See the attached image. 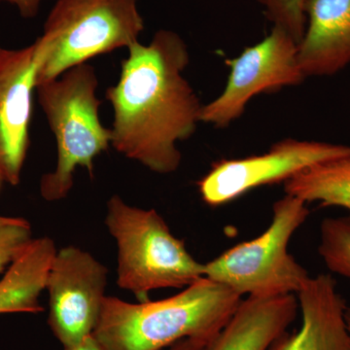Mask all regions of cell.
Returning a JSON list of instances; mask_svg holds the SVG:
<instances>
[{
	"instance_id": "cell-14",
	"label": "cell",
	"mask_w": 350,
	"mask_h": 350,
	"mask_svg": "<svg viewBox=\"0 0 350 350\" xmlns=\"http://www.w3.org/2000/svg\"><path fill=\"white\" fill-rule=\"evenodd\" d=\"M57 250L48 237L32 239L0 280V314L43 312L39 298Z\"/></svg>"
},
{
	"instance_id": "cell-2",
	"label": "cell",
	"mask_w": 350,
	"mask_h": 350,
	"mask_svg": "<svg viewBox=\"0 0 350 350\" xmlns=\"http://www.w3.org/2000/svg\"><path fill=\"white\" fill-rule=\"evenodd\" d=\"M241 297L206 278L163 300H103L93 336L105 350H165L185 338L213 340Z\"/></svg>"
},
{
	"instance_id": "cell-1",
	"label": "cell",
	"mask_w": 350,
	"mask_h": 350,
	"mask_svg": "<svg viewBox=\"0 0 350 350\" xmlns=\"http://www.w3.org/2000/svg\"><path fill=\"white\" fill-rule=\"evenodd\" d=\"M128 52L118 82L105 93L113 108L111 146L151 172L172 174L182 161L177 142L194 135L202 107L183 76L187 44L160 29L148 45L137 42Z\"/></svg>"
},
{
	"instance_id": "cell-15",
	"label": "cell",
	"mask_w": 350,
	"mask_h": 350,
	"mask_svg": "<svg viewBox=\"0 0 350 350\" xmlns=\"http://www.w3.org/2000/svg\"><path fill=\"white\" fill-rule=\"evenodd\" d=\"M285 194L350 213V155L317 163L284 182Z\"/></svg>"
},
{
	"instance_id": "cell-6",
	"label": "cell",
	"mask_w": 350,
	"mask_h": 350,
	"mask_svg": "<svg viewBox=\"0 0 350 350\" xmlns=\"http://www.w3.org/2000/svg\"><path fill=\"white\" fill-rule=\"evenodd\" d=\"M308 215L304 200L285 194L273 204L266 231L204 262V278L241 298L298 294L310 276L288 246Z\"/></svg>"
},
{
	"instance_id": "cell-18",
	"label": "cell",
	"mask_w": 350,
	"mask_h": 350,
	"mask_svg": "<svg viewBox=\"0 0 350 350\" xmlns=\"http://www.w3.org/2000/svg\"><path fill=\"white\" fill-rule=\"evenodd\" d=\"M32 239L31 226L24 218L16 223L0 225V273L24 252Z\"/></svg>"
},
{
	"instance_id": "cell-17",
	"label": "cell",
	"mask_w": 350,
	"mask_h": 350,
	"mask_svg": "<svg viewBox=\"0 0 350 350\" xmlns=\"http://www.w3.org/2000/svg\"><path fill=\"white\" fill-rule=\"evenodd\" d=\"M267 19L300 44L306 27V0H257Z\"/></svg>"
},
{
	"instance_id": "cell-9",
	"label": "cell",
	"mask_w": 350,
	"mask_h": 350,
	"mask_svg": "<svg viewBox=\"0 0 350 350\" xmlns=\"http://www.w3.org/2000/svg\"><path fill=\"white\" fill-rule=\"evenodd\" d=\"M107 267L87 251L72 245L57 250L45 290L48 324L64 349L93 335L107 297Z\"/></svg>"
},
{
	"instance_id": "cell-5",
	"label": "cell",
	"mask_w": 350,
	"mask_h": 350,
	"mask_svg": "<svg viewBox=\"0 0 350 350\" xmlns=\"http://www.w3.org/2000/svg\"><path fill=\"white\" fill-rule=\"evenodd\" d=\"M105 225L117 245V284L137 300L152 291L185 288L204 276V262L189 253L155 209L130 206L119 195L107 204Z\"/></svg>"
},
{
	"instance_id": "cell-11",
	"label": "cell",
	"mask_w": 350,
	"mask_h": 350,
	"mask_svg": "<svg viewBox=\"0 0 350 350\" xmlns=\"http://www.w3.org/2000/svg\"><path fill=\"white\" fill-rule=\"evenodd\" d=\"M301 325L269 350H350L347 305L328 273L308 278L296 295Z\"/></svg>"
},
{
	"instance_id": "cell-4",
	"label": "cell",
	"mask_w": 350,
	"mask_h": 350,
	"mask_svg": "<svg viewBox=\"0 0 350 350\" xmlns=\"http://www.w3.org/2000/svg\"><path fill=\"white\" fill-rule=\"evenodd\" d=\"M144 20L137 0H57L36 39V87L69 69L138 42Z\"/></svg>"
},
{
	"instance_id": "cell-23",
	"label": "cell",
	"mask_w": 350,
	"mask_h": 350,
	"mask_svg": "<svg viewBox=\"0 0 350 350\" xmlns=\"http://www.w3.org/2000/svg\"><path fill=\"white\" fill-rule=\"evenodd\" d=\"M347 328H349V336H350V308H347Z\"/></svg>"
},
{
	"instance_id": "cell-3",
	"label": "cell",
	"mask_w": 350,
	"mask_h": 350,
	"mask_svg": "<svg viewBox=\"0 0 350 350\" xmlns=\"http://www.w3.org/2000/svg\"><path fill=\"white\" fill-rule=\"evenodd\" d=\"M98 86L96 69L87 63L36 87L39 103L57 142L56 169L40 180L41 197L47 202L68 197L77 167L86 169L93 178L96 157L112 147L111 129L105 128L100 119Z\"/></svg>"
},
{
	"instance_id": "cell-12",
	"label": "cell",
	"mask_w": 350,
	"mask_h": 350,
	"mask_svg": "<svg viewBox=\"0 0 350 350\" xmlns=\"http://www.w3.org/2000/svg\"><path fill=\"white\" fill-rule=\"evenodd\" d=\"M298 61L305 77L340 72L350 64V0H306Z\"/></svg>"
},
{
	"instance_id": "cell-20",
	"label": "cell",
	"mask_w": 350,
	"mask_h": 350,
	"mask_svg": "<svg viewBox=\"0 0 350 350\" xmlns=\"http://www.w3.org/2000/svg\"><path fill=\"white\" fill-rule=\"evenodd\" d=\"M211 340L206 338H185L165 350H204Z\"/></svg>"
},
{
	"instance_id": "cell-8",
	"label": "cell",
	"mask_w": 350,
	"mask_h": 350,
	"mask_svg": "<svg viewBox=\"0 0 350 350\" xmlns=\"http://www.w3.org/2000/svg\"><path fill=\"white\" fill-rule=\"evenodd\" d=\"M349 155V145L285 138L262 155L213 163L198 181V189L207 206H223L254 189L284 183L317 163Z\"/></svg>"
},
{
	"instance_id": "cell-13",
	"label": "cell",
	"mask_w": 350,
	"mask_h": 350,
	"mask_svg": "<svg viewBox=\"0 0 350 350\" xmlns=\"http://www.w3.org/2000/svg\"><path fill=\"white\" fill-rule=\"evenodd\" d=\"M298 312L296 295L246 297L204 350H269Z\"/></svg>"
},
{
	"instance_id": "cell-21",
	"label": "cell",
	"mask_w": 350,
	"mask_h": 350,
	"mask_svg": "<svg viewBox=\"0 0 350 350\" xmlns=\"http://www.w3.org/2000/svg\"><path fill=\"white\" fill-rule=\"evenodd\" d=\"M64 350H105L101 347L100 342H98L93 335L85 338L83 342H80L75 347H70V349H66Z\"/></svg>"
},
{
	"instance_id": "cell-24",
	"label": "cell",
	"mask_w": 350,
	"mask_h": 350,
	"mask_svg": "<svg viewBox=\"0 0 350 350\" xmlns=\"http://www.w3.org/2000/svg\"><path fill=\"white\" fill-rule=\"evenodd\" d=\"M2 181H4L3 176H2L1 172H0V187H1Z\"/></svg>"
},
{
	"instance_id": "cell-16",
	"label": "cell",
	"mask_w": 350,
	"mask_h": 350,
	"mask_svg": "<svg viewBox=\"0 0 350 350\" xmlns=\"http://www.w3.org/2000/svg\"><path fill=\"white\" fill-rule=\"evenodd\" d=\"M319 253L329 271L350 280V214L322 221Z\"/></svg>"
},
{
	"instance_id": "cell-7",
	"label": "cell",
	"mask_w": 350,
	"mask_h": 350,
	"mask_svg": "<svg viewBox=\"0 0 350 350\" xmlns=\"http://www.w3.org/2000/svg\"><path fill=\"white\" fill-rule=\"evenodd\" d=\"M298 50L299 44L287 32L273 27L261 42L226 61L231 71L224 91L202 105L200 122L227 128L243 116L255 96L301 84L306 77L299 64Z\"/></svg>"
},
{
	"instance_id": "cell-10",
	"label": "cell",
	"mask_w": 350,
	"mask_h": 350,
	"mask_svg": "<svg viewBox=\"0 0 350 350\" xmlns=\"http://www.w3.org/2000/svg\"><path fill=\"white\" fill-rule=\"evenodd\" d=\"M36 72L33 44L18 50L0 47V172L13 186L20 183L31 144Z\"/></svg>"
},
{
	"instance_id": "cell-19",
	"label": "cell",
	"mask_w": 350,
	"mask_h": 350,
	"mask_svg": "<svg viewBox=\"0 0 350 350\" xmlns=\"http://www.w3.org/2000/svg\"><path fill=\"white\" fill-rule=\"evenodd\" d=\"M0 1L9 2L17 6L21 15L29 19L38 15L42 0H0Z\"/></svg>"
},
{
	"instance_id": "cell-22",
	"label": "cell",
	"mask_w": 350,
	"mask_h": 350,
	"mask_svg": "<svg viewBox=\"0 0 350 350\" xmlns=\"http://www.w3.org/2000/svg\"><path fill=\"white\" fill-rule=\"evenodd\" d=\"M19 217H6V216H0V225L11 224V223H16L20 221Z\"/></svg>"
}]
</instances>
